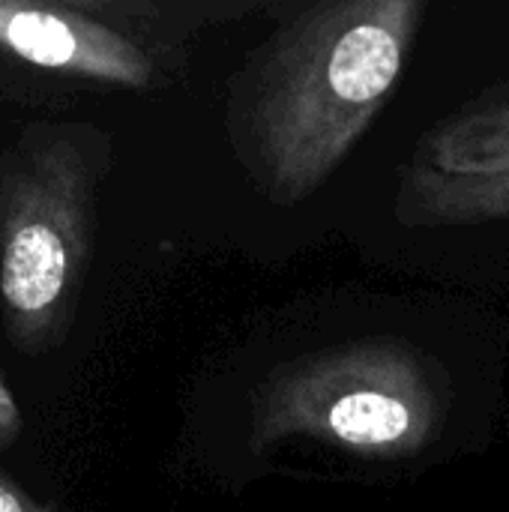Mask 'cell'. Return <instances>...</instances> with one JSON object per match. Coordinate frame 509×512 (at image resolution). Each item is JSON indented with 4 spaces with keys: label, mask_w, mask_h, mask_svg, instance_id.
<instances>
[{
    "label": "cell",
    "mask_w": 509,
    "mask_h": 512,
    "mask_svg": "<svg viewBox=\"0 0 509 512\" xmlns=\"http://www.w3.org/2000/svg\"><path fill=\"white\" fill-rule=\"evenodd\" d=\"M96 132L39 120L0 150V306L9 342L51 351L75 315L90 264L102 174Z\"/></svg>",
    "instance_id": "1"
},
{
    "label": "cell",
    "mask_w": 509,
    "mask_h": 512,
    "mask_svg": "<svg viewBox=\"0 0 509 512\" xmlns=\"http://www.w3.org/2000/svg\"><path fill=\"white\" fill-rule=\"evenodd\" d=\"M0 51L63 75L144 84L147 60L111 27L72 9L0 0Z\"/></svg>",
    "instance_id": "2"
},
{
    "label": "cell",
    "mask_w": 509,
    "mask_h": 512,
    "mask_svg": "<svg viewBox=\"0 0 509 512\" xmlns=\"http://www.w3.org/2000/svg\"><path fill=\"white\" fill-rule=\"evenodd\" d=\"M330 426L348 444H387L408 432L411 414L399 399L381 393H351L333 405Z\"/></svg>",
    "instance_id": "3"
},
{
    "label": "cell",
    "mask_w": 509,
    "mask_h": 512,
    "mask_svg": "<svg viewBox=\"0 0 509 512\" xmlns=\"http://www.w3.org/2000/svg\"><path fill=\"white\" fill-rule=\"evenodd\" d=\"M21 411H18V402L6 384V378L0 375V450L9 447L18 435H21Z\"/></svg>",
    "instance_id": "4"
},
{
    "label": "cell",
    "mask_w": 509,
    "mask_h": 512,
    "mask_svg": "<svg viewBox=\"0 0 509 512\" xmlns=\"http://www.w3.org/2000/svg\"><path fill=\"white\" fill-rule=\"evenodd\" d=\"M0 512H54L48 504L30 498L18 483L0 477Z\"/></svg>",
    "instance_id": "5"
}]
</instances>
